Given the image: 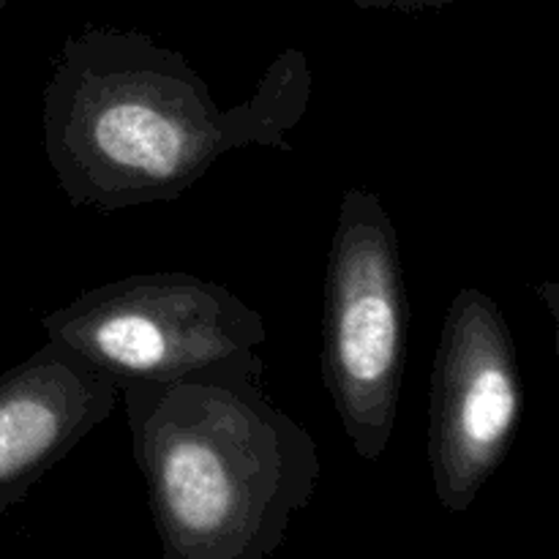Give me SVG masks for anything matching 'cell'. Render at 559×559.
<instances>
[{"mask_svg": "<svg viewBox=\"0 0 559 559\" xmlns=\"http://www.w3.org/2000/svg\"><path fill=\"white\" fill-rule=\"evenodd\" d=\"M524 413L522 369L506 314L464 287L442 322L431 369L429 467L440 506L464 513L502 467Z\"/></svg>", "mask_w": 559, "mask_h": 559, "instance_id": "cell-5", "label": "cell"}, {"mask_svg": "<svg viewBox=\"0 0 559 559\" xmlns=\"http://www.w3.org/2000/svg\"><path fill=\"white\" fill-rule=\"evenodd\" d=\"M3 3H5V0H0V9H3Z\"/></svg>", "mask_w": 559, "mask_h": 559, "instance_id": "cell-7", "label": "cell"}, {"mask_svg": "<svg viewBox=\"0 0 559 559\" xmlns=\"http://www.w3.org/2000/svg\"><path fill=\"white\" fill-rule=\"evenodd\" d=\"M120 385L47 342L0 374V519L112 415Z\"/></svg>", "mask_w": 559, "mask_h": 559, "instance_id": "cell-6", "label": "cell"}, {"mask_svg": "<svg viewBox=\"0 0 559 559\" xmlns=\"http://www.w3.org/2000/svg\"><path fill=\"white\" fill-rule=\"evenodd\" d=\"M314 74L300 49L278 55L254 96L218 107L183 55L140 33L69 38L44 87V151L74 207L118 213L169 202L229 151H293Z\"/></svg>", "mask_w": 559, "mask_h": 559, "instance_id": "cell-1", "label": "cell"}, {"mask_svg": "<svg viewBox=\"0 0 559 559\" xmlns=\"http://www.w3.org/2000/svg\"><path fill=\"white\" fill-rule=\"evenodd\" d=\"M47 342L126 385L169 382L265 344V320L224 284L164 271L85 289L41 320Z\"/></svg>", "mask_w": 559, "mask_h": 559, "instance_id": "cell-4", "label": "cell"}, {"mask_svg": "<svg viewBox=\"0 0 559 559\" xmlns=\"http://www.w3.org/2000/svg\"><path fill=\"white\" fill-rule=\"evenodd\" d=\"M262 374L254 349L120 388L162 559H271L314 497L320 445L267 399Z\"/></svg>", "mask_w": 559, "mask_h": 559, "instance_id": "cell-2", "label": "cell"}, {"mask_svg": "<svg viewBox=\"0 0 559 559\" xmlns=\"http://www.w3.org/2000/svg\"><path fill=\"white\" fill-rule=\"evenodd\" d=\"M407 331L396 227L374 191L347 189L328 251L322 380L364 462L382 459L396 429Z\"/></svg>", "mask_w": 559, "mask_h": 559, "instance_id": "cell-3", "label": "cell"}]
</instances>
